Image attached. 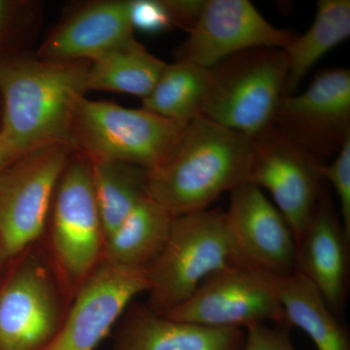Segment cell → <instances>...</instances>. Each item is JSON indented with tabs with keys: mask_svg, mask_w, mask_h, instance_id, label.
<instances>
[{
	"mask_svg": "<svg viewBox=\"0 0 350 350\" xmlns=\"http://www.w3.org/2000/svg\"><path fill=\"white\" fill-rule=\"evenodd\" d=\"M10 260L5 253H4L3 250H2L1 246H0V282H1L2 278H3L4 273H5L7 268H8L9 262H10Z\"/></svg>",
	"mask_w": 350,
	"mask_h": 350,
	"instance_id": "f546056e",
	"label": "cell"
},
{
	"mask_svg": "<svg viewBox=\"0 0 350 350\" xmlns=\"http://www.w3.org/2000/svg\"><path fill=\"white\" fill-rule=\"evenodd\" d=\"M241 350H296L285 331L257 324L246 328Z\"/></svg>",
	"mask_w": 350,
	"mask_h": 350,
	"instance_id": "484cf974",
	"label": "cell"
},
{
	"mask_svg": "<svg viewBox=\"0 0 350 350\" xmlns=\"http://www.w3.org/2000/svg\"><path fill=\"white\" fill-rule=\"evenodd\" d=\"M349 243L326 189L297 243L296 271L319 290L336 314L347 301Z\"/></svg>",
	"mask_w": 350,
	"mask_h": 350,
	"instance_id": "9a60e30c",
	"label": "cell"
},
{
	"mask_svg": "<svg viewBox=\"0 0 350 350\" xmlns=\"http://www.w3.org/2000/svg\"><path fill=\"white\" fill-rule=\"evenodd\" d=\"M185 126L142 107L84 96L73 112L68 145L90 162L113 161L149 170L169 155Z\"/></svg>",
	"mask_w": 350,
	"mask_h": 350,
	"instance_id": "8992f818",
	"label": "cell"
},
{
	"mask_svg": "<svg viewBox=\"0 0 350 350\" xmlns=\"http://www.w3.org/2000/svg\"><path fill=\"white\" fill-rule=\"evenodd\" d=\"M17 6V3L0 0V38L3 36L8 29V25H10L11 20H12L13 14L15 12V7Z\"/></svg>",
	"mask_w": 350,
	"mask_h": 350,
	"instance_id": "f1b7e54d",
	"label": "cell"
},
{
	"mask_svg": "<svg viewBox=\"0 0 350 350\" xmlns=\"http://www.w3.org/2000/svg\"><path fill=\"white\" fill-rule=\"evenodd\" d=\"M208 69L175 61L167 64L142 108L158 116L187 126L199 116L206 94Z\"/></svg>",
	"mask_w": 350,
	"mask_h": 350,
	"instance_id": "603a6c76",
	"label": "cell"
},
{
	"mask_svg": "<svg viewBox=\"0 0 350 350\" xmlns=\"http://www.w3.org/2000/svg\"><path fill=\"white\" fill-rule=\"evenodd\" d=\"M71 154L68 144L43 147L20 157L0 177V246L9 259L42 239Z\"/></svg>",
	"mask_w": 350,
	"mask_h": 350,
	"instance_id": "ba28073f",
	"label": "cell"
},
{
	"mask_svg": "<svg viewBox=\"0 0 350 350\" xmlns=\"http://www.w3.org/2000/svg\"><path fill=\"white\" fill-rule=\"evenodd\" d=\"M287 71L282 49L255 48L228 57L208 69L200 116L254 137L273 125Z\"/></svg>",
	"mask_w": 350,
	"mask_h": 350,
	"instance_id": "3957f363",
	"label": "cell"
},
{
	"mask_svg": "<svg viewBox=\"0 0 350 350\" xmlns=\"http://www.w3.org/2000/svg\"><path fill=\"white\" fill-rule=\"evenodd\" d=\"M230 194L226 222L236 266L262 276L293 273L296 239L278 207L250 182L241 184Z\"/></svg>",
	"mask_w": 350,
	"mask_h": 350,
	"instance_id": "30bf717a",
	"label": "cell"
},
{
	"mask_svg": "<svg viewBox=\"0 0 350 350\" xmlns=\"http://www.w3.org/2000/svg\"><path fill=\"white\" fill-rule=\"evenodd\" d=\"M19 158L20 157L15 153L12 147L8 144L5 138L2 137L0 133V177L5 172L7 167Z\"/></svg>",
	"mask_w": 350,
	"mask_h": 350,
	"instance_id": "83f0119b",
	"label": "cell"
},
{
	"mask_svg": "<svg viewBox=\"0 0 350 350\" xmlns=\"http://www.w3.org/2000/svg\"><path fill=\"white\" fill-rule=\"evenodd\" d=\"M236 266L226 213L204 209L174 218L169 239L148 267V306L163 314L188 300L207 278Z\"/></svg>",
	"mask_w": 350,
	"mask_h": 350,
	"instance_id": "5b68a950",
	"label": "cell"
},
{
	"mask_svg": "<svg viewBox=\"0 0 350 350\" xmlns=\"http://www.w3.org/2000/svg\"><path fill=\"white\" fill-rule=\"evenodd\" d=\"M148 268L103 260L77 290L57 337L46 350H94L129 304L148 291Z\"/></svg>",
	"mask_w": 350,
	"mask_h": 350,
	"instance_id": "5bb4252c",
	"label": "cell"
},
{
	"mask_svg": "<svg viewBox=\"0 0 350 350\" xmlns=\"http://www.w3.org/2000/svg\"><path fill=\"white\" fill-rule=\"evenodd\" d=\"M250 159V137L199 115L169 155L147 170V196L174 218L204 211L247 182Z\"/></svg>",
	"mask_w": 350,
	"mask_h": 350,
	"instance_id": "6da1fadb",
	"label": "cell"
},
{
	"mask_svg": "<svg viewBox=\"0 0 350 350\" xmlns=\"http://www.w3.org/2000/svg\"><path fill=\"white\" fill-rule=\"evenodd\" d=\"M206 0H165L174 27L189 32L204 10Z\"/></svg>",
	"mask_w": 350,
	"mask_h": 350,
	"instance_id": "4316f807",
	"label": "cell"
},
{
	"mask_svg": "<svg viewBox=\"0 0 350 350\" xmlns=\"http://www.w3.org/2000/svg\"><path fill=\"white\" fill-rule=\"evenodd\" d=\"M161 315L216 328L245 330L266 321L286 326L282 305L268 280L241 267L211 275L188 300Z\"/></svg>",
	"mask_w": 350,
	"mask_h": 350,
	"instance_id": "8fae6325",
	"label": "cell"
},
{
	"mask_svg": "<svg viewBox=\"0 0 350 350\" xmlns=\"http://www.w3.org/2000/svg\"><path fill=\"white\" fill-rule=\"evenodd\" d=\"M130 20L133 29L147 33L174 27L165 0H131Z\"/></svg>",
	"mask_w": 350,
	"mask_h": 350,
	"instance_id": "d4e9b609",
	"label": "cell"
},
{
	"mask_svg": "<svg viewBox=\"0 0 350 350\" xmlns=\"http://www.w3.org/2000/svg\"><path fill=\"white\" fill-rule=\"evenodd\" d=\"M320 178L330 182L340 202V218L345 236L350 241V137L340 147L330 165L319 163Z\"/></svg>",
	"mask_w": 350,
	"mask_h": 350,
	"instance_id": "cb8c5ba5",
	"label": "cell"
},
{
	"mask_svg": "<svg viewBox=\"0 0 350 350\" xmlns=\"http://www.w3.org/2000/svg\"><path fill=\"white\" fill-rule=\"evenodd\" d=\"M96 206L107 239L146 193L147 170L113 161L91 162Z\"/></svg>",
	"mask_w": 350,
	"mask_h": 350,
	"instance_id": "7402d4cb",
	"label": "cell"
},
{
	"mask_svg": "<svg viewBox=\"0 0 350 350\" xmlns=\"http://www.w3.org/2000/svg\"><path fill=\"white\" fill-rule=\"evenodd\" d=\"M350 36L349 0H320L312 25L285 48L288 71L285 94L296 93L301 80L321 57Z\"/></svg>",
	"mask_w": 350,
	"mask_h": 350,
	"instance_id": "44dd1931",
	"label": "cell"
},
{
	"mask_svg": "<svg viewBox=\"0 0 350 350\" xmlns=\"http://www.w3.org/2000/svg\"><path fill=\"white\" fill-rule=\"evenodd\" d=\"M131 0H101L69 14L51 31L39 59L54 62H92L133 38Z\"/></svg>",
	"mask_w": 350,
	"mask_h": 350,
	"instance_id": "2e32d148",
	"label": "cell"
},
{
	"mask_svg": "<svg viewBox=\"0 0 350 350\" xmlns=\"http://www.w3.org/2000/svg\"><path fill=\"white\" fill-rule=\"evenodd\" d=\"M264 278L280 300L286 326L305 332L319 350H350L349 334L338 315L305 276L295 271Z\"/></svg>",
	"mask_w": 350,
	"mask_h": 350,
	"instance_id": "ac0fdd59",
	"label": "cell"
},
{
	"mask_svg": "<svg viewBox=\"0 0 350 350\" xmlns=\"http://www.w3.org/2000/svg\"><path fill=\"white\" fill-rule=\"evenodd\" d=\"M174 220L145 196L107 239L103 260L126 268H148L167 243Z\"/></svg>",
	"mask_w": 350,
	"mask_h": 350,
	"instance_id": "d6986e66",
	"label": "cell"
},
{
	"mask_svg": "<svg viewBox=\"0 0 350 350\" xmlns=\"http://www.w3.org/2000/svg\"><path fill=\"white\" fill-rule=\"evenodd\" d=\"M88 61L0 59L3 100L0 133L18 156L50 145L68 144L76 105L86 96Z\"/></svg>",
	"mask_w": 350,
	"mask_h": 350,
	"instance_id": "7a4b0ae2",
	"label": "cell"
},
{
	"mask_svg": "<svg viewBox=\"0 0 350 350\" xmlns=\"http://www.w3.org/2000/svg\"><path fill=\"white\" fill-rule=\"evenodd\" d=\"M250 140L247 182L271 193L297 243L323 189L317 170L320 162L273 125Z\"/></svg>",
	"mask_w": 350,
	"mask_h": 350,
	"instance_id": "9c48e42d",
	"label": "cell"
},
{
	"mask_svg": "<svg viewBox=\"0 0 350 350\" xmlns=\"http://www.w3.org/2000/svg\"><path fill=\"white\" fill-rule=\"evenodd\" d=\"M167 64L151 54L133 36L90 64L88 87L146 98Z\"/></svg>",
	"mask_w": 350,
	"mask_h": 350,
	"instance_id": "ffe728a7",
	"label": "cell"
},
{
	"mask_svg": "<svg viewBox=\"0 0 350 350\" xmlns=\"http://www.w3.org/2000/svg\"><path fill=\"white\" fill-rule=\"evenodd\" d=\"M42 241L72 300L103 261L105 250L91 162L79 154H71L57 183Z\"/></svg>",
	"mask_w": 350,
	"mask_h": 350,
	"instance_id": "52a82bcc",
	"label": "cell"
},
{
	"mask_svg": "<svg viewBox=\"0 0 350 350\" xmlns=\"http://www.w3.org/2000/svg\"><path fill=\"white\" fill-rule=\"evenodd\" d=\"M273 125L315 159L338 154L350 137L349 69H327L301 94H283Z\"/></svg>",
	"mask_w": 350,
	"mask_h": 350,
	"instance_id": "7c38bea8",
	"label": "cell"
},
{
	"mask_svg": "<svg viewBox=\"0 0 350 350\" xmlns=\"http://www.w3.org/2000/svg\"><path fill=\"white\" fill-rule=\"evenodd\" d=\"M245 332L175 321L135 306L124 320L114 350H241Z\"/></svg>",
	"mask_w": 350,
	"mask_h": 350,
	"instance_id": "e0dca14e",
	"label": "cell"
},
{
	"mask_svg": "<svg viewBox=\"0 0 350 350\" xmlns=\"http://www.w3.org/2000/svg\"><path fill=\"white\" fill-rule=\"evenodd\" d=\"M42 239L9 262L0 282V350H46L70 305Z\"/></svg>",
	"mask_w": 350,
	"mask_h": 350,
	"instance_id": "277c9868",
	"label": "cell"
},
{
	"mask_svg": "<svg viewBox=\"0 0 350 350\" xmlns=\"http://www.w3.org/2000/svg\"><path fill=\"white\" fill-rule=\"evenodd\" d=\"M296 36L269 24L248 0H206L187 39L177 48L175 61L209 69L243 51L284 50Z\"/></svg>",
	"mask_w": 350,
	"mask_h": 350,
	"instance_id": "4fadbf2b",
	"label": "cell"
}]
</instances>
